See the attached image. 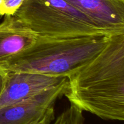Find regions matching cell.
<instances>
[{
  "label": "cell",
  "mask_w": 124,
  "mask_h": 124,
  "mask_svg": "<svg viewBox=\"0 0 124 124\" xmlns=\"http://www.w3.org/2000/svg\"><path fill=\"white\" fill-rule=\"evenodd\" d=\"M64 96L83 111L105 120H124V33L67 78Z\"/></svg>",
  "instance_id": "obj_1"
},
{
  "label": "cell",
  "mask_w": 124,
  "mask_h": 124,
  "mask_svg": "<svg viewBox=\"0 0 124 124\" xmlns=\"http://www.w3.org/2000/svg\"><path fill=\"white\" fill-rule=\"evenodd\" d=\"M110 37L38 36L32 46L0 63V68L8 72L68 78L99 54Z\"/></svg>",
  "instance_id": "obj_2"
},
{
  "label": "cell",
  "mask_w": 124,
  "mask_h": 124,
  "mask_svg": "<svg viewBox=\"0 0 124 124\" xmlns=\"http://www.w3.org/2000/svg\"><path fill=\"white\" fill-rule=\"evenodd\" d=\"M13 15L38 36L78 38L113 35L69 16L43 0H24Z\"/></svg>",
  "instance_id": "obj_3"
},
{
  "label": "cell",
  "mask_w": 124,
  "mask_h": 124,
  "mask_svg": "<svg viewBox=\"0 0 124 124\" xmlns=\"http://www.w3.org/2000/svg\"><path fill=\"white\" fill-rule=\"evenodd\" d=\"M67 81L30 98L0 108V124H32L54 107L64 94Z\"/></svg>",
  "instance_id": "obj_4"
},
{
  "label": "cell",
  "mask_w": 124,
  "mask_h": 124,
  "mask_svg": "<svg viewBox=\"0 0 124 124\" xmlns=\"http://www.w3.org/2000/svg\"><path fill=\"white\" fill-rule=\"evenodd\" d=\"M7 72L6 85L0 97V108L37 95L67 81V78L32 73Z\"/></svg>",
  "instance_id": "obj_5"
},
{
  "label": "cell",
  "mask_w": 124,
  "mask_h": 124,
  "mask_svg": "<svg viewBox=\"0 0 124 124\" xmlns=\"http://www.w3.org/2000/svg\"><path fill=\"white\" fill-rule=\"evenodd\" d=\"M99 27L113 35L124 33V0H65Z\"/></svg>",
  "instance_id": "obj_6"
},
{
  "label": "cell",
  "mask_w": 124,
  "mask_h": 124,
  "mask_svg": "<svg viewBox=\"0 0 124 124\" xmlns=\"http://www.w3.org/2000/svg\"><path fill=\"white\" fill-rule=\"evenodd\" d=\"M38 36L14 15L5 16L0 23V63L32 46Z\"/></svg>",
  "instance_id": "obj_7"
},
{
  "label": "cell",
  "mask_w": 124,
  "mask_h": 124,
  "mask_svg": "<svg viewBox=\"0 0 124 124\" xmlns=\"http://www.w3.org/2000/svg\"><path fill=\"white\" fill-rule=\"evenodd\" d=\"M43 1L49 6H52L53 8L58 10L62 13H65V15L71 17V18H75L77 20L82 21L83 23H86V24H89V25L99 27L85 15H84L83 13L76 9L75 7L71 6L70 4L67 2L65 0H43ZM100 29H101V28H100Z\"/></svg>",
  "instance_id": "obj_8"
},
{
  "label": "cell",
  "mask_w": 124,
  "mask_h": 124,
  "mask_svg": "<svg viewBox=\"0 0 124 124\" xmlns=\"http://www.w3.org/2000/svg\"><path fill=\"white\" fill-rule=\"evenodd\" d=\"M83 111L74 105L64 110L53 124H83L84 117Z\"/></svg>",
  "instance_id": "obj_9"
},
{
  "label": "cell",
  "mask_w": 124,
  "mask_h": 124,
  "mask_svg": "<svg viewBox=\"0 0 124 124\" xmlns=\"http://www.w3.org/2000/svg\"><path fill=\"white\" fill-rule=\"evenodd\" d=\"M24 0H2L0 5V16L13 15Z\"/></svg>",
  "instance_id": "obj_10"
},
{
  "label": "cell",
  "mask_w": 124,
  "mask_h": 124,
  "mask_svg": "<svg viewBox=\"0 0 124 124\" xmlns=\"http://www.w3.org/2000/svg\"><path fill=\"white\" fill-rule=\"evenodd\" d=\"M54 107H52L39 121L32 124H50L54 119Z\"/></svg>",
  "instance_id": "obj_11"
},
{
  "label": "cell",
  "mask_w": 124,
  "mask_h": 124,
  "mask_svg": "<svg viewBox=\"0 0 124 124\" xmlns=\"http://www.w3.org/2000/svg\"><path fill=\"white\" fill-rule=\"evenodd\" d=\"M7 78V72L0 68V97L3 92Z\"/></svg>",
  "instance_id": "obj_12"
},
{
  "label": "cell",
  "mask_w": 124,
  "mask_h": 124,
  "mask_svg": "<svg viewBox=\"0 0 124 124\" xmlns=\"http://www.w3.org/2000/svg\"><path fill=\"white\" fill-rule=\"evenodd\" d=\"M2 0H0V5H1V4L2 3Z\"/></svg>",
  "instance_id": "obj_13"
}]
</instances>
